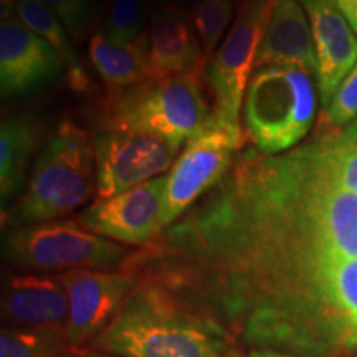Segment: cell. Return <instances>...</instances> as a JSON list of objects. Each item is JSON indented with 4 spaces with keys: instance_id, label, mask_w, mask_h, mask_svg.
I'll return each mask as SVG.
<instances>
[{
    "instance_id": "277c9868",
    "label": "cell",
    "mask_w": 357,
    "mask_h": 357,
    "mask_svg": "<svg viewBox=\"0 0 357 357\" xmlns=\"http://www.w3.org/2000/svg\"><path fill=\"white\" fill-rule=\"evenodd\" d=\"M204 71L154 79L105 98L102 129H134L162 137L181 149L182 142L202 131L212 113L204 96Z\"/></svg>"
},
{
    "instance_id": "6da1fadb",
    "label": "cell",
    "mask_w": 357,
    "mask_h": 357,
    "mask_svg": "<svg viewBox=\"0 0 357 357\" xmlns=\"http://www.w3.org/2000/svg\"><path fill=\"white\" fill-rule=\"evenodd\" d=\"M357 194L296 149L248 151L123 270L160 284L225 334L231 349L316 351L337 341L326 288L347 261Z\"/></svg>"
},
{
    "instance_id": "f546056e",
    "label": "cell",
    "mask_w": 357,
    "mask_h": 357,
    "mask_svg": "<svg viewBox=\"0 0 357 357\" xmlns=\"http://www.w3.org/2000/svg\"><path fill=\"white\" fill-rule=\"evenodd\" d=\"M342 139L351 141V142H357V118L352 119V121L347 124V126L342 129V131L337 132Z\"/></svg>"
},
{
    "instance_id": "1f68e13d",
    "label": "cell",
    "mask_w": 357,
    "mask_h": 357,
    "mask_svg": "<svg viewBox=\"0 0 357 357\" xmlns=\"http://www.w3.org/2000/svg\"><path fill=\"white\" fill-rule=\"evenodd\" d=\"M250 357H294L288 354H280V352H271V351H252Z\"/></svg>"
},
{
    "instance_id": "e0dca14e",
    "label": "cell",
    "mask_w": 357,
    "mask_h": 357,
    "mask_svg": "<svg viewBox=\"0 0 357 357\" xmlns=\"http://www.w3.org/2000/svg\"><path fill=\"white\" fill-rule=\"evenodd\" d=\"M149 38L142 33L131 43H116L108 35L98 33L89 42V60L108 95L124 91L149 78Z\"/></svg>"
},
{
    "instance_id": "9c48e42d",
    "label": "cell",
    "mask_w": 357,
    "mask_h": 357,
    "mask_svg": "<svg viewBox=\"0 0 357 357\" xmlns=\"http://www.w3.org/2000/svg\"><path fill=\"white\" fill-rule=\"evenodd\" d=\"M96 200L109 199L172 167L178 147L134 129H102L93 139Z\"/></svg>"
},
{
    "instance_id": "83f0119b",
    "label": "cell",
    "mask_w": 357,
    "mask_h": 357,
    "mask_svg": "<svg viewBox=\"0 0 357 357\" xmlns=\"http://www.w3.org/2000/svg\"><path fill=\"white\" fill-rule=\"evenodd\" d=\"M60 357H116L111 354H106V352H98V351H91L88 347H70L65 354H61Z\"/></svg>"
},
{
    "instance_id": "d4e9b609",
    "label": "cell",
    "mask_w": 357,
    "mask_h": 357,
    "mask_svg": "<svg viewBox=\"0 0 357 357\" xmlns=\"http://www.w3.org/2000/svg\"><path fill=\"white\" fill-rule=\"evenodd\" d=\"M357 118V63L339 84L333 101L326 108L324 119L331 129L347 126Z\"/></svg>"
},
{
    "instance_id": "2e32d148",
    "label": "cell",
    "mask_w": 357,
    "mask_h": 357,
    "mask_svg": "<svg viewBox=\"0 0 357 357\" xmlns=\"http://www.w3.org/2000/svg\"><path fill=\"white\" fill-rule=\"evenodd\" d=\"M266 65H301L318 75L310 20L300 0H276L263 33L255 70Z\"/></svg>"
},
{
    "instance_id": "7c38bea8",
    "label": "cell",
    "mask_w": 357,
    "mask_h": 357,
    "mask_svg": "<svg viewBox=\"0 0 357 357\" xmlns=\"http://www.w3.org/2000/svg\"><path fill=\"white\" fill-rule=\"evenodd\" d=\"M55 48L30 32L19 17L0 24V91L12 98L52 84L63 71Z\"/></svg>"
},
{
    "instance_id": "44dd1931",
    "label": "cell",
    "mask_w": 357,
    "mask_h": 357,
    "mask_svg": "<svg viewBox=\"0 0 357 357\" xmlns=\"http://www.w3.org/2000/svg\"><path fill=\"white\" fill-rule=\"evenodd\" d=\"M15 15L30 32L52 45L68 68H77V55L66 33L68 30L43 0H17Z\"/></svg>"
},
{
    "instance_id": "52a82bcc",
    "label": "cell",
    "mask_w": 357,
    "mask_h": 357,
    "mask_svg": "<svg viewBox=\"0 0 357 357\" xmlns=\"http://www.w3.org/2000/svg\"><path fill=\"white\" fill-rule=\"evenodd\" d=\"M275 2L276 0L238 2L234 25L205 70V78L213 93L212 118L236 131H242L240 109L243 93L255 71L257 55Z\"/></svg>"
},
{
    "instance_id": "7402d4cb",
    "label": "cell",
    "mask_w": 357,
    "mask_h": 357,
    "mask_svg": "<svg viewBox=\"0 0 357 357\" xmlns=\"http://www.w3.org/2000/svg\"><path fill=\"white\" fill-rule=\"evenodd\" d=\"M70 347L58 334L8 326L0 331V357H60Z\"/></svg>"
},
{
    "instance_id": "ba28073f",
    "label": "cell",
    "mask_w": 357,
    "mask_h": 357,
    "mask_svg": "<svg viewBox=\"0 0 357 357\" xmlns=\"http://www.w3.org/2000/svg\"><path fill=\"white\" fill-rule=\"evenodd\" d=\"M242 131L211 118L202 131L187 141L185 149L167 172L164 229L189 211L204 194L211 192L227 172L236 151L242 147Z\"/></svg>"
},
{
    "instance_id": "7a4b0ae2",
    "label": "cell",
    "mask_w": 357,
    "mask_h": 357,
    "mask_svg": "<svg viewBox=\"0 0 357 357\" xmlns=\"http://www.w3.org/2000/svg\"><path fill=\"white\" fill-rule=\"evenodd\" d=\"M86 347L116 357H223L231 349L215 324L147 280Z\"/></svg>"
},
{
    "instance_id": "4316f807",
    "label": "cell",
    "mask_w": 357,
    "mask_h": 357,
    "mask_svg": "<svg viewBox=\"0 0 357 357\" xmlns=\"http://www.w3.org/2000/svg\"><path fill=\"white\" fill-rule=\"evenodd\" d=\"M341 12L344 13L346 20L349 22L351 29L357 35V0H336Z\"/></svg>"
},
{
    "instance_id": "cb8c5ba5",
    "label": "cell",
    "mask_w": 357,
    "mask_h": 357,
    "mask_svg": "<svg viewBox=\"0 0 357 357\" xmlns=\"http://www.w3.org/2000/svg\"><path fill=\"white\" fill-rule=\"evenodd\" d=\"M146 0H111L106 35L116 43H131L144 32Z\"/></svg>"
},
{
    "instance_id": "d6a6232c",
    "label": "cell",
    "mask_w": 357,
    "mask_h": 357,
    "mask_svg": "<svg viewBox=\"0 0 357 357\" xmlns=\"http://www.w3.org/2000/svg\"><path fill=\"white\" fill-rule=\"evenodd\" d=\"M223 357H242V356H240V352H238V349H230L229 352H227V354L225 356H223Z\"/></svg>"
},
{
    "instance_id": "8992f818",
    "label": "cell",
    "mask_w": 357,
    "mask_h": 357,
    "mask_svg": "<svg viewBox=\"0 0 357 357\" xmlns=\"http://www.w3.org/2000/svg\"><path fill=\"white\" fill-rule=\"evenodd\" d=\"M132 250L84 229L77 220H53L10 229L2 255L12 266L33 273L70 270H123Z\"/></svg>"
},
{
    "instance_id": "603a6c76",
    "label": "cell",
    "mask_w": 357,
    "mask_h": 357,
    "mask_svg": "<svg viewBox=\"0 0 357 357\" xmlns=\"http://www.w3.org/2000/svg\"><path fill=\"white\" fill-rule=\"evenodd\" d=\"M234 12L235 0H199L192 7V22L208 61L215 55V48L230 25Z\"/></svg>"
},
{
    "instance_id": "30bf717a",
    "label": "cell",
    "mask_w": 357,
    "mask_h": 357,
    "mask_svg": "<svg viewBox=\"0 0 357 357\" xmlns=\"http://www.w3.org/2000/svg\"><path fill=\"white\" fill-rule=\"evenodd\" d=\"M167 177L159 176L114 197L95 200L77 222L113 242L142 247L164 230Z\"/></svg>"
},
{
    "instance_id": "5bb4252c",
    "label": "cell",
    "mask_w": 357,
    "mask_h": 357,
    "mask_svg": "<svg viewBox=\"0 0 357 357\" xmlns=\"http://www.w3.org/2000/svg\"><path fill=\"white\" fill-rule=\"evenodd\" d=\"M310 20L316 55L321 102L328 108L339 84L357 63V35L336 0H300Z\"/></svg>"
},
{
    "instance_id": "3957f363",
    "label": "cell",
    "mask_w": 357,
    "mask_h": 357,
    "mask_svg": "<svg viewBox=\"0 0 357 357\" xmlns=\"http://www.w3.org/2000/svg\"><path fill=\"white\" fill-rule=\"evenodd\" d=\"M96 190L95 147L88 132L60 124L35 162L24 197L8 212V227L35 225L70 215Z\"/></svg>"
},
{
    "instance_id": "4dcf8cb0",
    "label": "cell",
    "mask_w": 357,
    "mask_h": 357,
    "mask_svg": "<svg viewBox=\"0 0 357 357\" xmlns=\"http://www.w3.org/2000/svg\"><path fill=\"white\" fill-rule=\"evenodd\" d=\"M162 3V7H176V8H184L187 10V7L192 6V3H197L199 0H159Z\"/></svg>"
},
{
    "instance_id": "d6986e66",
    "label": "cell",
    "mask_w": 357,
    "mask_h": 357,
    "mask_svg": "<svg viewBox=\"0 0 357 357\" xmlns=\"http://www.w3.org/2000/svg\"><path fill=\"white\" fill-rule=\"evenodd\" d=\"M298 153L333 185L357 194V142L342 139L337 132L326 134L298 147Z\"/></svg>"
},
{
    "instance_id": "484cf974",
    "label": "cell",
    "mask_w": 357,
    "mask_h": 357,
    "mask_svg": "<svg viewBox=\"0 0 357 357\" xmlns=\"http://www.w3.org/2000/svg\"><path fill=\"white\" fill-rule=\"evenodd\" d=\"M43 2L56 13L68 33L75 37H79L93 12V0H43Z\"/></svg>"
},
{
    "instance_id": "4fadbf2b",
    "label": "cell",
    "mask_w": 357,
    "mask_h": 357,
    "mask_svg": "<svg viewBox=\"0 0 357 357\" xmlns=\"http://www.w3.org/2000/svg\"><path fill=\"white\" fill-rule=\"evenodd\" d=\"M70 303L56 275H15L6 281L2 319L8 328L35 329L66 339Z\"/></svg>"
},
{
    "instance_id": "836d02e7",
    "label": "cell",
    "mask_w": 357,
    "mask_h": 357,
    "mask_svg": "<svg viewBox=\"0 0 357 357\" xmlns=\"http://www.w3.org/2000/svg\"><path fill=\"white\" fill-rule=\"evenodd\" d=\"M238 2H243V0H238Z\"/></svg>"
},
{
    "instance_id": "ffe728a7",
    "label": "cell",
    "mask_w": 357,
    "mask_h": 357,
    "mask_svg": "<svg viewBox=\"0 0 357 357\" xmlns=\"http://www.w3.org/2000/svg\"><path fill=\"white\" fill-rule=\"evenodd\" d=\"M326 300L339 347L357 349V258L334 268Z\"/></svg>"
},
{
    "instance_id": "9a60e30c",
    "label": "cell",
    "mask_w": 357,
    "mask_h": 357,
    "mask_svg": "<svg viewBox=\"0 0 357 357\" xmlns=\"http://www.w3.org/2000/svg\"><path fill=\"white\" fill-rule=\"evenodd\" d=\"M147 38L149 78L162 79L192 71H205L208 60L189 10L160 6L151 15Z\"/></svg>"
},
{
    "instance_id": "f1b7e54d",
    "label": "cell",
    "mask_w": 357,
    "mask_h": 357,
    "mask_svg": "<svg viewBox=\"0 0 357 357\" xmlns=\"http://www.w3.org/2000/svg\"><path fill=\"white\" fill-rule=\"evenodd\" d=\"M17 0H0V19L7 20L15 17Z\"/></svg>"
},
{
    "instance_id": "ac0fdd59",
    "label": "cell",
    "mask_w": 357,
    "mask_h": 357,
    "mask_svg": "<svg viewBox=\"0 0 357 357\" xmlns=\"http://www.w3.org/2000/svg\"><path fill=\"white\" fill-rule=\"evenodd\" d=\"M35 146L37 128L29 119H3L0 128V200L3 207L24 184Z\"/></svg>"
},
{
    "instance_id": "8fae6325",
    "label": "cell",
    "mask_w": 357,
    "mask_h": 357,
    "mask_svg": "<svg viewBox=\"0 0 357 357\" xmlns=\"http://www.w3.org/2000/svg\"><path fill=\"white\" fill-rule=\"evenodd\" d=\"M70 303L66 341L71 347H86L111 323L137 276L128 270H70L56 275Z\"/></svg>"
},
{
    "instance_id": "5b68a950",
    "label": "cell",
    "mask_w": 357,
    "mask_h": 357,
    "mask_svg": "<svg viewBox=\"0 0 357 357\" xmlns=\"http://www.w3.org/2000/svg\"><path fill=\"white\" fill-rule=\"evenodd\" d=\"M301 65H266L253 71L245 93L247 137L261 154L291 149L310 132L316 91Z\"/></svg>"
}]
</instances>
